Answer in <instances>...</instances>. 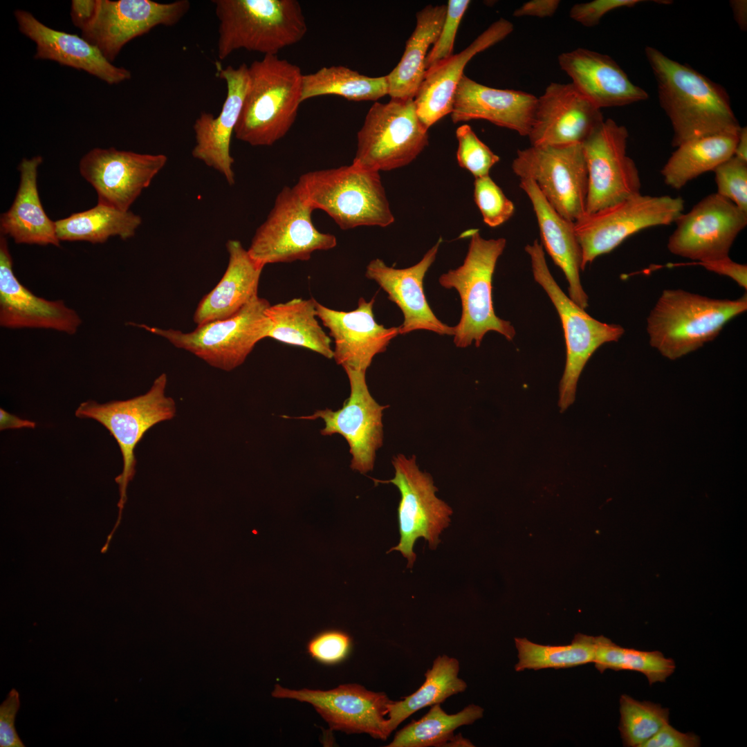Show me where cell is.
Segmentation results:
<instances>
[{"label":"cell","mask_w":747,"mask_h":747,"mask_svg":"<svg viewBox=\"0 0 747 747\" xmlns=\"http://www.w3.org/2000/svg\"><path fill=\"white\" fill-rule=\"evenodd\" d=\"M645 55L656 80L660 104L671 122L673 147L702 136L739 133L741 127L723 86L656 48L646 46Z\"/></svg>","instance_id":"6da1fadb"},{"label":"cell","mask_w":747,"mask_h":747,"mask_svg":"<svg viewBox=\"0 0 747 747\" xmlns=\"http://www.w3.org/2000/svg\"><path fill=\"white\" fill-rule=\"evenodd\" d=\"M302 76L297 65L277 55L254 61L235 137L252 146H271L282 138L302 102Z\"/></svg>","instance_id":"7a4b0ae2"},{"label":"cell","mask_w":747,"mask_h":747,"mask_svg":"<svg viewBox=\"0 0 747 747\" xmlns=\"http://www.w3.org/2000/svg\"><path fill=\"white\" fill-rule=\"evenodd\" d=\"M747 309V296L713 299L681 289L663 291L647 319L650 345L676 360L714 339Z\"/></svg>","instance_id":"3957f363"},{"label":"cell","mask_w":747,"mask_h":747,"mask_svg":"<svg viewBox=\"0 0 747 747\" xmlns=\"http://www.w3.org/2000/svg\"><path fill=\"white\" fill-rule=\"evenodd\" d=\"M295 186L314 210L326 212L342 230L387 227L394 221L379 172L351 163L306 172Z\"/></svg>","instance_id":"277c9868"},{"label":"cell","mask_w":747,"mask_h":747,"mask_svg":"<svg viewBox=\"0 0 747 747\" xmlns=\"http://www.w3.org/2000/svg\"><path fill=\"white\" fill-rule=\"evenodd\" d=\"M219 21L217 55L226 59L243 48L277 55L299 42L307 32L301 6L295 0H214Z\"/></svg>","instance_id":"5b68a950"},{"label":"cell","mask_w":747,"mask_h":747,"mask_svg":"<svg viewBox=\"0 0 747 747\" xmlns=\"http://www.w3.org/2000/svg\"><path fill=\"white\" fill-rule=\"evenodd\" d=\"M470 243L463 263L439 279L445 288L458 292L462 305L459 322L454 326V342L465 348L474 342L479 347L485 334L495 331L511 341L516 331L510 322L495 313L492 280L497 261L506 245L504 238L486 239L478 230L468 232Z\"/></svg>","instance_id":"8992f818"},{"label":"cell","mask_w":747,"mask_h":747,"mask_svg":"<svg viewBox=\"0 0 747 747\" xmlns=\"http://www.w3.org/2000/svg\"><path fill=\"white\" fill-rule=\"evenodd\" d=\"M270 305L268 300L257 295L236 314L197 325L188 333L143 324H129L163 337L213 367L230 371L242 365L255 344L268 337L271 322L266 310Z\"/></svg>","instance_id":"52a82bcc"},{"label":"cell","mask_w":747,"mask_h":747,"mask_svg":"<svg viewBox=\"0 0 747 747\" xmlns=\"http://www.w3.org/2000/svg\"><path fill=\"white\" fill-rule=\"evenodd\" d=\"M525 250L530 256L534 279L553 302L564 330L566 357L558 402L564 411L574 402L578 379L592 354L602 344L617 342L625 331L620 325L594 319L565 295L553 277L543 246L537 240L526 245Z\"/></svg>","instance_id":"ba28073f"},{"label":"cell","mask_w":747,"mask_h":747,"mask_svg":"<svg viewBox=\"0 0 747 747\" xmlns=\"http://www.w3.org/2000/svg\"><path fill=\"white\" fill-rule=\"evenodd\" d=\"M428 145L414 100L375 102L357 135L353 164L372 171H389L412 162Z\"/></svg>","instance_id":"9c48e42d"},{"label":"cell","mask_w":747,"mask_h":747,"mask_svg":"<svg viewBox=\"0 0 747 747\" xmlns=\"http://www.w3.org/2000/svg\"><path fill=\"white\" fill-rule=\"evenodd\" d=\"M684 201L669 195L641 193L574 222L582 254L581 270L596 257L612 251L632 234L644 229L675 223L683 213Z\"/></svg>","instance_id":"30bf717a"},{"label":"cell","mask_w":747,"mask_h":747,"mask_svg":"<svg viewBox=\"0 0 747 747\" xmlns=\"http://www.w3.org/2000/svg\"><path fill=\"white\" fill-rule=\"evenodd\" d=\"M167 377L163 373L144 394L124 400L98 403H82L75 415L92 418L101 423L113 436L120 450L123 468L116 481L119 485L122 508L127 499V487L136 472L134 450L145 434L154 425L173 418L176 412L174 400L165 394Z\"/></svg>","instance_id":"8fae6325"},{"label":"cell","mask_w":747,"mask_h":747,"mask_svg":"<svg viewBox=\"0 0 747 747\" xmlns=\"http://www.w3.org/2000/svg\"><path fill=\"white\" fill-rule=\"evenodd\" d=\"M313 210L295 185L284 186L252 237L248 249L250 257L265 266L307 261L315 251L335 248L336 237L319 231L313 225Z\"/></svg>","instance_id":"7c38bea8"},{"label":"cell","mask_w":747,"mask_h":747,"mask_svg":"<svg viewBox=\"0 0 747 747\" xmlns=\"http://www.w3.org/2000/svg\"><path fill=\"white\" fill-rule=\"evenodd\" d=\"M512 169L520 179H531L565 219L574 223L585 214L588 173L582 145H531L517 151Z\"/></svg>","instance_id":"4fadbf2b"},{"label":"cell","mask_w":747,"mask_h":747,"mask_svg":"<svg viewBox=\"0 0 747 747\" xmlns=\"http://www.w3.org/2000/svg\"><path fill=\"white\" fill-rule=\"evenodd\" d=\"M392 464L395 469L393 479H372L375 483H392L400 493L398 508L400 541L387 553L400 552L407 560V567L412 568L416 560L413 549L416 540L423 537L431 549H436L440 534L449 526L452 510L435 495L437 488L432 477L419 470L415 455L408 459L397 454Z\"/></svg>","instance_id":"5bb4252c"},{"label":"cell","mask_w":747,"mask_h":747,"mask_svg":"<svg viewBox=\"0 0 747 747\" xmlns=\"http://www.w3.org/2000/svg\"><path fill=\"white\" fill-rule=\"evenodd\" d=\"M628 131L608 118L582 144L588 173L585 214L640 193L638 169L627 154Z\"/></svg>","instance_id":"9a60e30c"},{"label":"cell","mask_w":747,"mask_h":747,"mask_svg":"<svg viewBox=\"0 0 747 747\" xmlns=\"http://www.w3.org/2000/svg\"><path fill=\"white\" fill-rule=\"evenodd\" d=\"M667 247L673 255L707 262L729 257L730 249L747 225V212L712 193L676 220Z\"/></svg>","instance_id":"2e32d148"},{"label":"cell","mask_w":747,"mask_h":747,"mask_svg":"<svg viewBox=\"0 0 747 747\" xmlns=\"http://www.w3.org/2000/svg\"><path fill=\"white\" fill-rule=\"evenodd\" d=\"M190 7L187 0H97L95 14L81 30L82 37L112 62L129 42L156 26L176 25Z\"/></svg>","instance_id":"e0dca14e"},{"label":"cell","mask_w":747,"mask_h":747,"mask_svg":"<svg viewBox=\"0 0 747 747\" xmlns=\"http://www.w3.org/2000/svg\"><path fill=\"white\" fill-rule=\"evenodd\" d=\"M351 393L342 408L317 410L310 416L293 417L304 420L322 418L324 436L339 434L347 441L352 455L350 467L365 474L374 468L376 451L382 445V412L389 405H380L371 396L366 382V371L344 369Z\"/></svg>","instance_id":"ac0fdd59"},{"label":"cell","mask_w":747,"mask_h":747,"mask_svg":"<svg viewBox=\"0 0 747 747\" xmlns=\"http://www.w3.org/2000/svg\"><path fill=\"white\" fill-rule=\"evenodd\" d=\"M272 696L311 704L332 730L366 733L382 740L391 733L386 718L391 700L386 694L368 690L359 684L340 685L326 691L290 690L277 684Z\"/></svg>","instance_id":"d6986e66"},{"label":"cell","mask_w":747,"mask_h":747,"mask_svg":"<svg viewBox=\"0 0 747 747\" xmlns=\"http://www.w3.org/2000/svg\"><path fill=\"white\" fill-rule=\"evenodd\" d=\"M167 161L162 154L94 148L82 158L79 169L95 190L98 203L128 211Z\"/></svg>","instance_id":"ffe728a7"},{"label":"cell","mask_w":747,"mask_h":747,"mask_svg":"<svg viewBox=\"0 0 747 747\" xmlns=\"http://www.w3.org/2000/svg\"><path fill=\"white\" fill-rule=\"evenodd\" d=\"M604 120L571 83L553 82L537 98L528 137L532 146L582 145Z\"/></svg>","instance_id":"44dd1931"},{"label":"cell","mask_w":747,"mask_h":747,"mask_svg":"<svg viewBox=\"0 0 747 747\" xmlns=\"http://www.w3.org/2000/svg\"><path fill=\"white\" fill-rule=\"evenodd\" d=\"M374 297L358 300L349 312L335 311L316 302V314L333 339V358L344 369L367 371L374 357L386 351L399 335L398 327L386 328L376 322L373 313Z\"/></svg>","instance_id":"7402d4cb"},{"label":"cell","mask_w":747,"mask_h":747,"mask_svg":"<svg viewBox=\"0 0 747 747\" xmlns=\"http://www.w3.org/2000/svg\"><path fill=\"white\" fill-rule=\"evenodd\" d=\"M82 319L63 300L38 297L16 277L5 236L0 237V325L7 329H51L75 334Z\"/></svg>","instance_id":"603a6c76"},{"label":"cell","mask_w":747,"mask_h":747,"mask_svg":"<svg viewBox=\"0 0 747 747\" xmlns=\"http://www.w3.org/2000/svg\"><path fill=\"white\" fill-rule=\"evenodd\" d=\"M218 76L226 82V98L216 117L203 111L196 119L192 155L219 172L233 185L234 160L230 154V143L248 86V66L244 63L238 68L228 66L219 70Z\"/></svg>","instance_id":"cb8c5ba5"},{"label":"cell","mask_w":747,"mask_h":747,"mask_svg":"<svg viewBox=\"0 0 747 747\" xmlns=\"http://www.w3.org/2000/svg\"><path fill=\"white\" fill-rule=\"evenodd\" d=\"M441 241L439 238L422 259L411 267L394 268L380 259L371 260L367 266L365 276L375 281L403 314V322L399 326L400 334L420 329L439 335L454 334V326L443 323L436 317L423 290V279L436 259Z\"/></svg>","instance_id":"d4e9b609"},{"label":"cell","mask_w":747,"mask_h":747,"mask_svg":"<svg viewBox=\"0 0 747 747\" xmlns=\"http://www.w3.org/2000/svg\"><path fill=\"white\" fill-rule=\"evenodd\" d=\"M557 60L571 83L600 109L626 106L649 98L607 55L578 48L561 53Z\"/></svg>","instance_id":"484cf974"},{"label":"cell","mask_w":747,"mask_h":747,"mask_svg":"<svg viewBox=\"0 0 747 747\" xmlns=\"http://www.w3.org/2000/svg\"><path fill=\"white\" fill-rule=\"evenodd\" d=\"M14 15L19 31L36 44L35 59L84 71L109 84L131 79L129 70L113 65L82 37L51 28L26 10L17 9Z\"/></svg>","instance_id":"4316f807"},{"label":"cell","mask_w":747,"mask_h":747,"mask_svg":"<svg viewBox=\"0 0 747 747\" xmlns=\"http://www.w3.org/2000/svg\"><path fill=\"white\" fill-rule=\"evenodd\" d=\"M537 100L531 93L489 87L463 75L454 95L451 118L454 123L485 120L528 136Z\"/></svg>","instance_id":"83f0119b"},{"label":"cell","mask_w":747,"mask_h":747,"mask_svg":"<svg viewBox=\"0 0 747 747\" xmlns=\"http://www.w3.org/2000/svg\"><path fill=\"white\" fill-rule=\"evenodd\" d=\"M513 30V24L501 18L463 50L426 70L414 101L418 118L427 130L451 113L454 95L467 63L477 53L503 40Z\"/></svg>","instance_id":"f1b7e54d"},{"label":"cell","mask_w":747,"mask_h":747,"mask_svg":"<svg viewBox=\"0 0 747 747\" xmlns=\"http://www.w3.org/2000/svg\"><path fill=\"white\" fill-rule=\"evenodd\" d=\"M519 187L531 202L544 248L569 283V298L585 309L588 296L580 282L582 254L574 223L565 219L549 205L531 179L521 178Z\"/></svg>","instance_id":"f546056e"},{"label":"cell","mask_w":747,"mask_h":747,"mask_svg":"<svg viewBox=\"0 0 747 747\" xmlns=\"http://www.w3.org/2000/svg\"><path fill=\"white\" fill-rule=\"evenodd\" d=\"M226 248L227 268L216 286L199 302L193 317L197 325L228 318L258 295L264 266L253 259L238 240H228Z\"/></svg>","instance_id":"4dcf8cb0"},{"label":"cell","mask_w":747,"mask_h":747,"mask_svg":"<svg viewBox=\"0 0 747 747\" xmlns=\"http://www.w3.org/2000/svg\"><path fill=\"white\" fill-rule=\"evenodd\" d=\"M42 160L39 156L24 158L19 165V187L12 206L1 215V234L16 243L59 246L55 221L44 212L37 190V168Z\"/></svg>","instance_id":"1f68e13d"},{"label":"cell","mask_w":747,"mask_h":747,"mask_svg":"<svg viewBox=\"0 0 747 747\" xmlns=\"http://www.w3.org/2000/svg\"><path fill=\"white\" fill-rule=\"evenodd\" d=\"M447 6L428 5L416 14L415 29L396 66L386 75L391 99L414 100L424 79L429 47L443 26Z\"/></svg>","instance_id":"d6a6232c"},{"label":"cell","mask_w":747,"mask_h":747,"mask_svg":"<svg viewBox=\"0 0 747 747\" xmlns=\"http://www.w3.org/2000/svg\"><path fill=\"white\" fill-rule=\"evenodd\" d=\"M738 133H723L687 140L676 147L661 170L665 183L679 190L713 171L734 155Z\"/></svg>","instance_id":"836d02e7"},{"label":"cell","mask_w":747,"mask_h":747,"mask_svg":"<svg viewBox=\"0 0 747 747\" xmlns=\"http://www.w3.org/2000/svg\"><path fill=\"white\" fill-rule=\"evenodd\" d=\"M316 302L314 298H295L270 305L266 310L271 322L267 338L310 349L328 359L333 358L331 339L315 317Z\"/></svg>","instance_id":"e575fe53"},{"label":"cell","mask_w":747,"mask_h":747,"mask_svg":"<svg viewBox=\"0 0 747 747\" xmlns=\"http://www.w3.org/2000/svg\"><path fill=\"white\" fill-rule=\"evenodd\" d=\"M141 223V217L130 210L122 211L100 203L55 221L60 241H85L92 243H104L114 236L123 240L129 239L135 235Z\"/></svg>","instance_id":"d590c367"},{"label":"cell","mask_w":747,"mask_h":747,"mask_svg":"<svg viewBox=\"0 0 747 747\" xmlns=\"http://www.w3.org/2000/svg\"><path fill=\"white\" fill-rule=\"evenodd\" d=\"M459 661L447 655L437 656L425 680L414 693L403 700H391L387 705V719L392 732L403 721L418 710L441 703L448 697L463 692L466 683L459 677Z\"/></svg>","instance_id":"8d00e7d4"},{"label":"cell","mask_w":747,"mask_h":747,"mask_svg":"<svg viewBox=\"0 0 747 747\" xmlns=\"http://www.w3.org/2000/svg\"><path fill=\"white\" fill-rule=\"evenodd\" d=\"M325 95L352 101H376L388 95L387 77H369L343 66L323 67L303 75L302 102Z\"/></svg>","instance_id":"74e56055"},{"label":"cell","mask_w":747,"mask_h":747,"mask_svg":"<svg viewBox=\"0 0 747 747\" xmlns=\"http://www.w3.org/2000/svg\"><path fill=\"white\" fill-rule=\"evenodd\" d=\"M483 709L470 704L460 712L450 714L440 703L432 706L421 719L412 721L395 735L387 747L445 746L461 726L470 725L482 718Z\"/></svg>","instance_id":"f35d334b"},{"label":"cell","mask_w":747,"mask_h":747,"mask_svg":"<svg viewBox=\"0 0 747 747\" xmlns=\"http://www.w3.org/2000/svg\"><path fill=\"white\" fill-rule=\"evenodd\" d=\"M519 662L515 669L569 668L593 663L596 654V637L577 634L566 645H545L533 643L525 638H515Z\"/></svg>","instance_id":"ab89813d"},{"label":"cell","mask_w":747,"mask_h":747,"mask_svg":"<svg viewBox=\"0 0 747 747\" xmlns=\"http://www.w3.org/2000/svg\"><path fill=\"white\" fill-rule=\"evenodd\" d=\"M602 673L607 669L631 670L645 675L650 685L664 682L674 671L675 663L658 651H641L625 648L603 636L596 637L593 662Z\"/></svg>","instance_id":"60d3db41"},{"label":"cell","mask_w":747,"mask_h":747,"mask_svg":"<svg viewBox=\"0 0 747 747\" xmlns=\"http://www.w3.org/2000/svg\"><path fill=\"white\" fill-rule=\"evenodd\" d=\"M619 730L624 746L641 747L668 723V709L649 701H638L627 694L620 700Z\"/></svg>","instance_id":"b9f144b4"},{"label":"cell","mask_w":747,"mask_h":747,"mask_svg":"<svg viewBox=\"0 0 747 747\" xmlns=\"http://www.w3.org/2000/svg\"><path fill=\"white\" fill-rule=\"evenodd\" d=\"M458 140L456 159L459 165L474 178L489 175L490 169L499 161L495 154L476 135L471 127L463 124L456 131Z\"/></svg>","instance_id":"7bdbcfd3"},{"label":"cell","mask_w":747,"mask_h":747,"mask_svg":"<svg viewBox=\"0 0 747 747\" xmlns=\"http://www.w3.org/2000/svg\"><path fill=\"white\" fill-rule=\"evenodd\" d=\"M474 199L484 223L497 227L514 214L515 205L489 175L475 178Z\"/></svg>","instance_id":"ee69618b"},{"label":"cell","mask_w":747,"mask_h":747,"mask_svg":"<svg viewBox=\"0 0 747 747\" xmlns=\"http://www.w3.org/2000/svg\"><path fill=\"white\" fill-rule=\"evenodd\" d=\"M713 172L716 193L747 212V162L732 156Z\"/></svg>","instance_id":"f6af8a7d"},{"label":"cell","mask_w":747,"mask_h":747,"mask_svg":"<svg viewBox=\"0 0 747 747\" xmlns=\"http://www.w3.org/2000/svg\"><path fill=\"white\" fill-rule=\"evenodd\" d=\"M469 0H450L448 1L445 20L433 44L427 53L425 59V69H430L439 63L453 55V48L456 34L461 19L468 6Z\"/></svg>","instance_id":"bcb514c9"},{"label":"cell","mask_w":747,"mask_h":747,"mask_svg":"<svg viewBox=\"0 0 747 747\" xmlns=\"http://www.w3.org/2000/svg\"><path fill=\"white\" fill-rule=\"evenodd\" d=\"M351 645V638L347 633L336 629L326 630L315 635L308 642L307 650L316 661L333 665L347 658Z\"/></svg>","instance_id":"7dc6e473"},{"label":"cell","mask_w":747,"mask_h":747,"mask_svg":"<svg viewBox=\"0 0 747 747\" xmlns=\"http://www.w3.org/2000/svg\"><path fill=\"white\" fill-rule=\"evenodd\" d=\"M644 2L642 0H594L573 5L569 11L570 17L587 27L597 26L602 17L609 12L621 8H632Z\"/></svg>","instance_id":"c3c4849f"},{"label":"cell","mask_w":747,"mask_h":747,"mask_svg":"<svg viewBox=\"0 0 747 747\" xmlns=\"http://www.w3.org/2000/svg\"><path fill=\"white\" fill-rule=\"evenodd\" d=\"M19 694L12 689L0 706V746L24 747L15 728V719L19 710Z\"/></svg>","instance_id":"681fc988"},{"label":"cell","mask_w":747,"mask_h":747,"mask_svg":"<svg viewBox=\"0 0 747 747\" xmlns=\"http://www.w3.org/2000/svg\"><path fill=\"white\" fill-rule=\"evenodd\" d=\"M699 737L693 733H683L669 723L665 724L641 747H698Z\"/></svg>","instance_id":"f907efd6"},{"label":"cell","mask_w":747,"mask_h":747,"mask_svg":"<svg viewBox=\"0 0 747 747\" xmlns=\"http://www.w3.org/2000/svg\"><path fill=\"white\" fill-rule=\"evenodd\" d=\"M703 266L707 270L717 274L730 277L741 287L746 289L747 286V266L732 261L729 257L723 259L707 261L695 262Z\"/></svg>","instance_id":"816d5d0a"},{"label":"cell","mask_w":747,"mask_h":747,"mask_svg":"<svg viewBox=\"0 0 747 747\" xmlns=\"http://www.w3.org/2000/svg\"><path fill=\"white\" fill-rule=\"evenodd\" d=\"M560 4L559 0H531L517 8L513 15L515 17L526 16L539 18L549 17L555 13Z\"/></svg>","instance_id":"f5cc1de1"},{"label":"cell","mask_w":747,"mask_h":747,"mask_svg":"<svg viewBox=\"0 0 747 747\" xmlns=\"http://www.w3.org/2000/svg\"><path fill=\"white\" fill-rule=\"evenodd\" d=\"M97 0H73L71 2V17L75 26L82 30L93 18Z\"/></svg>","instance_id":"db71d44e"},{"label":"cell","mask_w":747,"mask_h":747,"mask_svg":"<svg viewBox=\"0 0 747 747\" xmlns=\"http://www.w3.org/2000/svg\"><path fill=\"white\" fill-rule=\"evenodd\" d=\"M36 423L29 420H24L15 415L0 409V430L17 429L22 427L35 428Z\"/></svg>","instance_id":"11a10c76"},{"label":"cell","mask_w":747,"mask_h":747,"mask_svg":"<svg viewBox=\"0 0 747 747\" xmlns=\"http://www.w3.org/2000/svg\"><path fill=\"white\" fill-rule=\"evenodd\" d=\"M730 5L732 10L733 17L737 25L741 30L747 28V1L732 0Z\"/></svg>","instance_id":"9f6ffc18"},{"label":"cell","mask_w":747,"mask_h":747,"mask_svg":"<svg viewBox=\"0 0 747 747\" xmlns=\"http://www.w3.org/2000/svg\"><path fill=\"white\" fill-rule=\"evenodd\" d=\"M734 156L747 162V129L741 127L734 151Z\"/></svg>","instance_id":"6f0895ef"},{"label":"cell","mask_w":747,"mask_h":747,"mask_svg":"<svg viewBox=\"0 0 747 747\" xmlns=\"http://www.w3.org/2000/svg\"><path fill=\"white\" fill-rule=\"evenodd\" d=\"M448 747H457V746H474L471 741L468 739L464 738L461 734L454 735L445 745Z\"/></svg>","instance_id":"680465c9"}]
</instances>
